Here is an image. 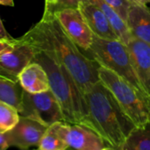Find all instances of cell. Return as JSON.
Here are the masks:
<instances>
[{
	"label": "cell",
	"mask_w": 150,
	"mask_h": 150,
	"mask_svg": "<svg viewBox=\"0 0 150 150\" xmlns=\"http://www.w3.org/2000/svg\"><path fill=\"white\" fill-rule=\"evenodd\" d=\"M20 38L60 62L73 76L83 95L100 81V65L68 36L53 12L44 11L40 20Z\"/></svg>",
	"instance_id": "cell-1"
},
{
	"label": "cell",
	"mask_w": 150,
	"mask_h": 150,
	"mask_svg": "<svg viewBox=\"0 0 150 150\" xmlns=\"http://www.w3.org/2000/svg\"><path fill=\"white\" fill-rule=\"evenodd\" d=\"M88 107L85 126L101 135L113 150H120L135 124L124 112L111 91L101 82L94 83L84 94Z\"/></svg>",
	"instance_id": "cell-2"
},
{
	"label": "cell",
	"mask_w": 150,
	"mask_h": 150,
	"mask_svg": "<svg viewBox=\"0 0 150 150\" xmlns=\"http://www.w3.org/2000/svg\"><path fill=\"white\" fill-rule=\"evenodd\" d=\"M33 49L35 54L33 62H39L45 69L50 90L60 103L65 121L69 124L86 125L88 120L87 103L73 76L50 55L42 50L34 47Z\"/></svg>",
	"instance_id": "cell-3"
},
{
	"label": "cell",
	"mask_w": 150,
	"mask_h": 150,
	"mask_svg": "<svg viewBox=\"0 0 150 150\" xmlns=\"http://www.w3.org/2000/svg\"><path fill=\"white\" fill-rule=\"evenodd\" d=\"M100 81L111 91L124 112L136 127L150 120V97L139 91L117 73L103 67L98 68Z\"/></svg>",
	"instance_id": "cell-4"
},
{
	"label": "cell",
	"mask_w": 150,
	"mask_h": 150,
	"mask_svg": "<svg viewBox=\"0 0 150 150\" xmlns=\"http://www.w3.org/2000/svg\"><path fill=\"white\" fill-rule=\"evenodd\" d=\"M86 53L99 65L117 73L139 91L146 93L135 72L128 47L124 42L94 35L93 42Z\"/></svg>",
	"instance_id": "cell-5"
},
{
	"label": "cell",
	"mask_w": 150,
	"mask_h": 150,
	"mask_svg": "<svg viewBox=\"0 0 150 150\" xmlns=\"http://www.w3.org/2000/svg\"><path fill=\"white\" fill-rule=\"evenodd\" d=\"M19 115L35 120L47 127L58 121L66 122L60 103L50 89L40 93L24 91L23 107Z\"/></svg>",
	"instance_id": "cell-6"
},
{
	"label": "cell",
	"mask_w": 150,
	"mask_h": 150,
	"mask_svg": "<svg viewBox=\"0 0 150 150\" xmlns=\"http://www.w3.org/2000/svg\"><path fill=\"white\" fill-rule=\"evenodd\" d=\"M68 36L84 52L93 42L94 33L78 8H65L53 12Z\"/></svg>",
	"instance_id": "cell-7"
},
{
	"label": "cell",
	"mask_w": 150,
	"mask_h": 150,
	"mask_svg": "<svg viewBox=\"0 0 150 150\" xmlns=\"http://www.w3.org/2000/svg\"><path fill=\"white\" fill-rule=\"evenodd\" d=\"M35 54L33 47L23 40L16 42L0 54V76L19 82L18 77L23 69L33 62Z\"/></svg>",
	"instance_id": "cell-8"
},
{
	"label": "cell",
	"mask_w": 150,
	"mask_h": 150,
	"mask_svg": "<svg viewBox=\"0 0 150 150\" xmlns=\"http://www.w3.org/2000/svg\"><path fill=\"white\" fill-rule=\"evenodd\" d=\"M47 127L35 120L19 115L18 123L7 132L9 145L23 150L33 147L38 149Z\"/></svg>",
	"instance_id": "cell-9"
},
{
	"label": "cell",
	"mask_w": 150,
	"mask_h": 150,
	"mask_svg": "<svg viewBox=\"0 0 150 150\" xmlns=\"http://www.w3.org/2000/svg\"><path fill=\"white\" fill-rule=\"evenodd\" d=\"M66 141L69 148L78 150H109L112 147L95 130L83 124H69Z\"/></svg>",
	"instance_id": "cell-10"
},
{
	"label": "cell",
	"mask_w": 150,
	"mask_h": 150,
	"mask_svg": "<svg viewBox=\"0 0 150 150\" xmlns=\"http://www.w3.org/2000/svg\"><path fill=\"white\" fill-rule=\"evenodd\" d=\"M78 9L94 35L106 40H120L108 18L95 3L90 0H81Z\"/></svg>",
	"instance_id": "cell-11"
},
{
	"label": "cell",
	"mask_w": 150,
	"mask_h": 150,
	"mask_svg": "<svg viewBox=\"0 0 150 150\" xmlns=\"http://www.w3.org/2000/svg\"><path fill=\"white\" fill-rule=\"evenodd\" d=\"M127 46L138 78L145 92L150 97V46L134 37Z\"/></svg>",
	"instance_id": "cell-12"
},
{
	"label": "cell",
	"mask_w": 150,
	"mask_h": 150,
	"mask_svg": "<svg viewBox=\"0 0 150 150\" xmlns=\"http://www.w3.org/2000/svg\"><path fill=\"white\" fill-rule=\"evenodd\" d=\"M127 24L134 38L150 46V8L136 0H131Z\"/></svg>",
	"instance_id": "cell-13"
},
{
	"label": "cell",
	"mask_w": 150,
	"mask_h": 150,
	"mask_svg": "<svg viewBox=\"0 0 150 150\" xmlns=\"http://www.w3.org/2000/svg\"><path fill=\"white\" fill-rule=\"evenodd\" d=\"M18 81L24 91L29 93H40L50 89L45 69L36 62H31L23 69Z\"/></svg>",
	"instance_id": "cell-14"
},
{
	"label": "cell",
	"mask_w": 150,
	"mask_h": 150,
	"mask_svg": "<svg viewBox=\"0 0 150 150\" xmlns=\"http://www.w3.org/2000/svg\"><path fill=\"white\" fill-rule=\"evenodd\" d=\"M68 123L58 121L49 126L40 144V150H65L69 149V144L66 141V131Z\"/></svg>",
	"instance_id": "cell-15"
},
{
	"label": "cell",
	"mask_w": 150,
	"mask_h": 150,
	"mask_svg": "<svg viewBox=\"0 0 150 150\" xmlns=\"http://www.w3.org/2000/svg\"><path fill=\"white\" fill-rule=\"evenodd\" d=\"M90 1L95 3L101 9V11L105 13V15L108 18L112 27L113 28L114 32L118 35L120 40H121L127 45L133 38L127 22L105 0H90Z\"/></svg>",
	"instance_id": "cell-16"
},
{
	"label": "cell",
	"mask_w": 150,
	"mask_h": 150,
	"mask_svg": "<svg viewBox=\"0 0 150 150\" xmlns=\"http://www.w3.org/2000/svg\"><path fill=\"white\" fill-rule=\"evenodd\" d=\"M23 93L19 82L0 76V101L16 108L18 113L23 107Z\"/></svg>",
	"instance_id": "cell-17"
},
{
	"label": "cell",
	"mask_w": 150,
	"mask_h": 150,
	"mask_svg": "<svg viewBox=\"0 0 150 150\" xmlns=\"http://www.w3.org/2000/svg\"><path fill=\"white\" fill-rule=\"evenodd\" d=\"M120 150H150V120L141 127H136Z\"/></svg>",
	"instance_id": "cell-18"
},
{
	"label": "cell",
	"mask_w": 150,
	"mask_h": 150,
	"mask_svg": "<svg viewBox=\"0 0 150 150\" xmlns=\"http://www.w3.org/2000/svg\"><path fill=\"white\" fill-rule=\"evenodd\" d=\"M19 113L13 106L0 101V134L12 129L18 123Z\"/></svg>",
	"instance_id": "cell-19"
},
{
	"label": "cell",
	"mask_w": 150,
	"mask_h": 150,
	"mask_svg": "<svg viewBox=\"0 0 150 150\" xmlns=\"http://www.w3.org/2000/svg\"><path fill=\"white\" fill-rule=\"evenodd\" d=\"M109 5H111L119 15L127 22V18L131 4V0H105Z\"/></svg>",
	"instance_id": "cell-20"
},
{
	"label": "cell",
	"mask_w": 150,
	"mask_h": 150,
	"mask_svg": "<svg viewBox=\"0 0 150 150\" xmlns=\"http://www.w3.org/2000/svg\"><path fill=\"white\" fill-rule=\"evenodd\" d=\"M80 1L81 0H57V4L53 12L65 8H78V4Z\"/></svg>",
	"instance_id": "cell-21"
},
{
	"label": "cell",
	"mask_w": 150,
	"mask_h": 150,
	"mask_svg": "<svg viewBox=\"0 0 150 150\" xmlns=\"http://www.w3.org/2000/svg\"><path fill=\"white\" fill-rule=\"evenodd\" d=\"M17 39H13L11 40H0V54L4 52L7 48H9L11 46H12L16 42Z\"/></svg>",
	"instance_id": "cell-22"
},
{
	"label": "cell",
	"mask_w": 150,
	"mask_h": 150,
	"mask_svg": "<svg viewBox=\"0 0 150 150\" xmlns=\"http://www.w3.org/2000/svg\"><path fill=\"white\" fill-rule=\"evenodd\" d=\"M10 148L7 132L0 134V150H5Z\"/></svg>",
	"instance_id": "cell-23"
},
{
	"label": "cell",
	"mask_w": 150,
	"mask_h": 150,
	"mask_svg": "<svg viewBox=\"0 0 150 150\" xmlns=\"http://www.w3.org/2000/svg\"><path fill=\"white\" fill-rule=\"evenodd\" d=\"M14 38H12L9 33L8 32L6 31V29L4 28V25H3V22L0 18V40H13Z\"/></svg>",
	"instance_id": "cell-24"
},
{
	"label": "cell",
	"mask_w": 150,
	"mask_h": 150,
	"mask_svg": "<svg viewBox=\"0 0 150 150\" xmlns=\"http://www.w3.org/2000/svg\"><path fill=\"white\" fill-rule=\"evenodd\" d=\"M57 4V0H45V11L53 12L54 9Z\"/></svg>",
	"instance_id": "cell-25"
},
{
	"label": "cell",
	"mask_w": 150,
	"mask_h": 150,
	"mask_svg": "<svg viewBox=\"0 0 150 150\" xmlns=\"http://www.w3.org/2000/svg\"><path fill=\"white\" fill-rule=\"evenodd\" d=\"M0 5L14 6V2L13 0H0Z\"/></svg>",
	"instance_id": "cell-26"
},
{
	"label": "cell",
	"mask_w": 150,
	"mask_h": 150,
	"mask_svg": "<svg viewBox=\"0 0 150 150\" xmlns=\"http://www.w3.org/2000/svg\"><path fill=\"white\" fill-rule=\"evenodd\" d=\"M136 1H138L142 4H147L150 3V0H136Z\"/></svg>",
	"instance_id": "cell-27"
}]
</instances>
